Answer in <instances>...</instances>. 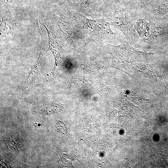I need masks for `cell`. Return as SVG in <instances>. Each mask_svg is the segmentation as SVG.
<instances>
[{
  "mask_svg": "<svg viewBox=\"0 0 168 168\" xmlns=\"http://www.w3.org/2000/svg\"><path fill=\"white\" fill-rule=\"evenodd\" d=\"M136 27V30L141 37L143 38H149L150 34L149 25L144 20H139Z\"/></svg>",
  "mask_w": 168,
  "mask_h": 168,
  "instance_id": "cell-1",
  "label": "cell"
},
{
  "mask_svg": "<svg viewBox=\"0 0 168 168\" xmlns=\"http://www.w3.org/2000/svg\"><path fill=\"white\" fill-rule=\"evenodd\" d=\"M56 126L59 132L64 136H67L68 135V130L67 128L64 123L59 122Z\"/></svg>",
  "mask_w": 168,
  "mask_h": 168,
  "instance_id": "cell-2",
  "label": "cell"
}]
</instances>
